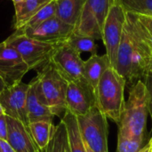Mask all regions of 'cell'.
<instances>
[{
  "label": "cell",
  "instance_id": "cell-1",
  "mask_svg": "<svg viewBox=\"0 0 152 152\" xmlns=\"http://www.w3.org/2000/svg\"><path fill=\"white\" fill-rule=\"evenodd\" d=\"M152 63V37L137 14L126 12L115 69L126 84L143 80Z\"/></svg>",
  "mask_w": 152,
  "mask_h": 152
},
{
  "label": "cell",
  "instance_id": "cell-18",
  "mask_svg": "<svg viewBox=\"0 0 152 152\" xmlns=\"http://www.w3.org/2000/svg\"><path fill=\"white\" fill-rule=\"evenodd\" d=\"M67 129L68 135V145L69 152H86V148L84 141L81 137L77 116L71 112L66 110L64 115L61 118Z\"/></svg>",
  "mask_w": 152,
  "mask_h": 152
},
{
  "label": "cell",
  "instance_id": "cell-2",
  "mask_svg": "<svg viewBox=\"0 0 152 152\" xmlns=\"http://www.w3.org/2000/svg\"><path fill=\"white\" fill-rule=\"evenodd\" d=\"M149 114L148 89L142 80H138L129 89L128 99L118 125V134L145 142Z\"/></svg>",
  "mask_w": 152,
  "mask_h": 152
},
{
  "label": "cell",
  "instance_id": "cell-11",
  "mask_svg": "<svg viewBox=\"0 0 152 152\" xmlns=\"http://www.w3.org/2000/svg\"><path fill=\"white\" fill-rule=\"evenodd\" d=\"M29 84L18 82L7 86L0 93V105L6 116L21 121L28 126L26 101Z\"/></svg>",
  "mask_w": 152,
  "mask_h": 152
},
{
  "label": "cell",
  "instance_id": "cell-30",
  "mask_svg": "<svg viewBox=\"0 0 152 152\" xmlns=\"http://www.w3.org/2000/svg\"><path fill=\"white\" fill-rule=\"evenodd\" d=\"M6 87H7L6 84L4 83V81L3 80V78L0 77V93H1L4 88H6Z\"/></svg>",
  "mask_w": 152,
  "mask_h": 152
},
{
  "label": "cell",
  "instance_id": "cell-25",
  "mask_svg": "<svg viewBox=\"0 0 152 152\" xmlns=\"http://www.w3.org/2000/svg\"><path fill=\"white\" fill-rule=\"evenodd\" d=\"M145 146L144 141L126 138L118 134L117 152H139Z\"/></svg>",
  "mask_w": 152,
  "mask_h": 152
},
{
  "label": "cell",
  "instance_id": "cell-34",
  "mask_svg": "<svg viewBox=\"0 0 152 152\" xmlns=\"http://www.w3.org/2000/svg\"><path fill=\"white\" fill-rule=\"evenodd\" d=\"M3 114H4V110H3L2 106L0 105V116H2Z\"/></svg>",
  "mask_w": 152,
  "mask_h": 152
},
{
  "label": "cell",
  "instance_id": "cell-7",
  "mask_svg": "<svg viewBox=\"0 0 152 152\" xmlns=\"http://www.w3.org/2000/svg\"><path fill=\"white\" fill-rule=\"evenodd\" d=\"M110 4L111 0H86L73 33L90 37L95 40L102 39Z\"/></svg>",
  "mask_w": 152,
  "mask_h": 152
},
{
  "label": "cell",
  "instance_id": "cell-31",
  "mask_svg": "<svg viewBox=\"0 0 152 152\" xmlns=\"http://www.w3.org/2000/svg\"><path fill=\"white\" fill-rule=\"evenodd\" d=\"M139 152H150V144H149V142Z\"/></svg>",
  "mask_w": 152,
  "mask_h": 152
},
{
  "label": "cell",
  "instance_id": "cell-19",
  "mask_svg": "<svg viewBox=\"0 0 152 152\" xmlns=\"http://www.w3.org/2000/svg\"><path fill=\"white\" fill-rule=\"evenodd\" d=\"M51 1L52 0H21L20 3L13 4L15 9V30Z\"/></svg>",
  "mask_w": 152,
  "mask_h": 152
},
{
  "label": "cell",
  "instance_id": "cell-6",
  "mask_svg": "<svg viewBox=\"0 0 152 152\" xmlns=\"http://www.w3.org/2000/svg\"><path fill=\"white\" fill-rule=\"evenodd\" d=\"M81 137L93 152H109V125L106 116L96 107L88 113L77 117Z\"/></svg>",
  "mask_w": 152,
  "mask_h": 152
},
{
  "label": "cell",
  "instance_id": "cell-33",
  "mask_svg": "<svg viewBox=\"0 0 152 152\" xmlns=\"http://www.w3.org/2000/svg\"><path fill=\"white\" fill-rule=\"evenodd\" d=\"M149 144H150V152H152V137L149 141Z\"/></svg>",
  "mask_w": 152,
  "mask_h": 152
},
{
  "label": "cell",
  "instance_id": "cell-28",
  "mask_svg": "<svg viewBox=\"0 0 152 152\" xmlns=\"http://www.w3.org/2000/svg\"><path fill=\"white\" fill-rule=\"evenodd\" d=\"M0 138L7 141V123L5 114L0 116Z\"/></svg>",
  "mask_w": 152,
  "mask_h": 152
},
{
  "label": "cell",
  "instance_id": "cell-17",
  "mask_svg": "<svg viewBox=\"0 0 152 152\" xmlns=\"http://www.w3.org/2000/svg\"><path fill=\"white\" fill-rule=\"evenodd\" d=\"M56 16L64 23L77 26L86 0H55Z\"/></svg>",
  "mask_w": 152,
  "mask_h": 152
},
{
  "label": "cell",
  "instance_id": "cell-22",
  "mask_svg": "<svg viewBox=\"0 0 152 152\" xmlns=\"http://www.w3.org/2000/svg\"><path fill=\"white\" fill-rule=\"evenodd\" d=\"M55 15H56V2H55V0H52L47 4H45L43 8H41L39 11H37L21 27H20L16 30H24L27 28H34Z\"/></svg>",
  "mask_w": 152,
  "mask_h": 152
},
{
  "label": "cell",
  "instance_id": "cell-3",
  "mask_svg": "<svg viewBox=\"0 0 152 152\" xmlns=\"http://www.w3.org/2000/svg\"><path fill=\"white\" fill-rule=\"evenodd\" d=\"M126 82L112 67H110L101 77L94 92L96 107L118 125L125 107V87Z\"/></svg>",
  "mask_w": 152,
  "mask_h": 152
},
{
  "label": "cell",
  "instance_id": "cell-35",
  "mask_svg": "<svg viewBox=\"0 0 152 152\" xmlns=\"http://www.w3.org/2000/svg\"><path fill=\"white\" fill-rule=\"evenodd\" d=\"M12 1L13 4H18V3H20L21 0H12Z\"/></svg>",
  "mask_w": 152,
  "mask_h": 152
},
{
  "label": "cell",
  "instance_id": "cell-12",
  "mask_svg": "<svg viewBox=\"0 0 152 152\" xmlns=\"http://www.w3.org/2000/svg\"><path fill=\"white\" fill-rule=\"evenodd\" d=\"M29 71L18 52L5 40L0 43V77L7 86L20 82Z\"/></svg>",
  "mask_w": 152,
  "mask_h": 152
},
{
  "label": "cell",
  "instance_id": "cell-32",
  "mask_svg": "<svg viewBox=\"0 0 152 152\" xmlns=\"http://www.w3.org/2000/svg\"><path fill=\"white\" fill-rule=\"evenodd\" d=\"M147 77H152V63L149 69V72H148V76Z\"/></svg>",
  "mask_w": 152,
  "mask_h": 152
},
{
  "label": "cell",
  "instance_id": "cell-21",
  "mask_svg": "<svg viewBox=\"0 0 152 152\" xmlns=\"http://www.w3.org/2000/svg\"><path fill=\"white\" fill-rule=\"evenodd\" d=\"M68 145V135L67 129L64 122L61 119V122L55 126L53 134L43 152H67Z\"/></svg>",
  "mask_w": 152,
  "mask_h": 152
},
{
  "label": "cell",
  "instance_id": "cell-8",
  "mask_svg": "<svg viewBox=\"0 0 152 152\" xmlns=\"http://www.w3.org/2000/svg\"><path fill=\"white\" fill-rule=\"evenodd\" d=\"M126 12L116 2L111 0L110 8L105 20L102 40L106 48V54L110 66L115 69L118 52L123 34Z\"/></svg>",
  "mask_w": 152,
  "mask_h": 152
},
{
  "label": "cell",
  "instance_id": "cell-23",
  "mask_svg": "<svg viewBox=\"0 0 152 152\" xmlns=\"http://www.w3.org/2000/svg\"><path fill=\"white\" fill-rule=\"evenodd\" d=\"M64 42L79 53L86 52L90 53L92 55L97 54L98 46L95 43V39L90 37L72 33Z\"/></svg>",
  "mask_w": 152,
  "mask_h": 152
},
{
  "label": "cell",
  "instance_id": "cell-15",
  "mask_svg": "<svg viewBox=\"0 0 152 152\" xmlns=\"http://www.w3.org/2000/svg\"><path fill=\"white\" fill-rule=\"evenodd\" d=\"M6 116V115H5ZM7 142L15 152L42 151L32 138L28 126L21 121L6 116Z\"/></svg>",
  "mask_w": 152,
  "mask_h": 152
},
{
  "label": "cell",
  "instance_id": "cell-26",
  "mask_svg": "<svg viewBox=\"0 0 152 152\" xmlns=\"http://www.w3.org/2000/svg\"><path fill=\"white\" fill-rule=\"evenodd\" d=\"M139 20L142 23V25L146 28L152 37V15H143V14H137Z\"/></svg>",
  "mask_w": 152,
  "mask_h": 152
},
{
  "label": "cell",
  "instance_id": "cell-13",
  "mask_svg": "<svg viewBox=\"0 0 152 152\" xmlns=\"http://www.w3.org/2000/svg\"><path fill=\"white\" fill-rule=\"evenodd\" d=\"M75 28L64 23L56 15L34 28L17 30L28 37L48 43H62L73 32Z\"/></svg>",
  "mask_w": 152,
  "mask_h": 152
},
{
  "label": "cell",
  "instance_id": "cell-24",
  "mask_svg": "<svg viewBox=\"0 0 152 152\" xmlns=\"http://www.w3.org/2000/svg\"><path fill=\"white\" fill-rule=\"evenodd\" d=\"M126 12L152 15V0H113Z\"/></svg>",
  "mask_w": 152,
  "mask_h": 152
},
{
  "label": "cell",
  "instance_id": "cell-36",
  "mask_svg": "<svg viewBox=\"0 0 152 152\" xmlns=\"http://www.w3.org/2000/svg\"><path fill=\"white\" fill-rule=\"evenodd\" d=\"M84 143H85V142H84ZM85 145H86V144H85ZM86 152H93L88 147H87V146H86Z\"/></svg>",
  "mask_w": 152,
  "mask_h": 152
},
{
  "label": "cell",
  "instance_id": "cell-38",
  "mask_svg": "<svg viewBox=\"0 0 152 152\" xmlns=\"http://www.w3.org/2000/svg\"><path fill=\"white\" fill-rule=\"evenodd\" d=\"M40 152H43V151H40Z\"/></svg>",
  "mask_w": 152,
  "mask_h": 152
},
{
  "label": "cell",
  "instance_id": "cell-9",
  "mask_svg": "<svg viewBox=\"0 0 152 152\" xmlns=\"http://www.w3.org/2000/svg\"><path fill=\"white\" fill-rule=\"evenodd\" d=\"M80 54L65 42H62L59 44L50 61L68 82L82 80L85 79V61L82 60Z\"/></svg>",
  "mask_w": 152,
  "mask_h": 152
},
{
  "label": "cell",
  "instance_id": "cell-37",
  "mask_svg": "<svg viewBox=\"0 0 152 152\" xmlns=\"http://www.w3.org/2000/svg\"><path fill=\"white\" fill-rule=\"evenodd\" d=\"M67 152H69V148H68V151H67Z\"/></svg>",
  "mask_w": 152,
  "mask_h": 152
},
{
  "label": "cell",
  "instance_id": "cell-4",
  "mask_svg": "<svg viewBox=\"0 0 152 152\" xmlns=\"http://www.w3.org/2000/svg\"><path fill=\"white\" fill-rule=\"evenodd\" d=\"M5 41L20 55L29 70H38L50 61L52 55L60 43L39 41L15 30Z\"/></svg>",
  "mask_w": 152,
  "mask_h": 152
},
{
  "label": "cell",
  "instance_id": "cell-27",
  "mask_svg": "<svg viewBox=\"0 0 152 152\" xmlns=\"http://www.w3.org/2000/svg\"><path fill=\"white\" fill-rule=\"evenodd\" d=\"M142 81L145 83L147 89H148V93H149V110H150V115L151 117L152 121V77H146Z\"/></svg>",
  "mask_w": 152,
  "mask_h": 152
},
{
  "label": "cell",
  "instance_id": "cell-20",
  "mask_svg": "<svg viewBox=\"0 0 152 152\" xmlns=\"http://www.w3.org/2000/svg\"><path fill=\"white\" fill-rule=\"evenodd\" d=\"M28 127L37 145L42 151H44L46 146L48 145L55 129L53 121L52 120L37 121V122L29 123Z\"/></svg>",
  "mask_w": 152,
  "mask_h": 152
},
{
  "label": "cell",
  "instance_id": "cell-16",
  "mask_svg": "<svg viewBox=\"0 0 152 152\" xmlns=\"http://www.w3.org/2000/svg\"><path fill=\"white\" fill-rule=\"evenodd\" d=\"M110 62L107 54L91 55L84 62V77L95 90L103 73L110 68Z\"/></svg>",
  "mask_w": 152,
  "mask_h": 152
},
{
  "label": "cell",
  "instance_id": "cell-5",
  "mask_svg": "<svg viewBox=\"0 0 152 152\" xmlns=\"http://www.w3.org/2000/svg\"><path fill=\"white\" fill-rule=\"evenodd\" d=\"M37 77L51 112L54 117L61 118L66 111L65 100L69 82L59 73L51 61L37 70Z\"/></svg>",
  "mask_w": 152,
  "mask_h": 152
},
{
  "label": "cell",
  "instance_id": "cell-10",
  "mask_svg": "<svg viewBox=\"0 0 152 152\" xmlns=\"http://www.w3.org/2000/svg\"><path fill=\"white\" fill-rule=\"evenodd\" d=\"M65 104L66 110L75 116L86 115L96 106L94 89L86 79L69 82Z\"/></svg>",
  "mask_w": 152,
  "mask_h": 152
},
{
  "label": "cell",
  "instance_id": "cell-14",
  "mask_svg": "<svg viewBox=\"0 0 152 152\" xmlns=\"http://www.w3.org/2000/svg\"><path fill=\"white\" fill-rule=\"evenodd\" d=\"M26 110L28 124L41 120H53L54 116L50 110L37 77L29 83L27 93Z\"/></svg>",
  "mask_w": 152,
  "mask_h": 152
},
{
  "label": "cell",
  "instance_id": "cell-29",
  "mask_svg": "<svg viewBox=\"0 0 152 152\" xmlns=\"http://www.w3.org/2000/svg\"><path fill=\"white\" fill-rule=\"evenodd\" d=\"M0 152H15L6 140L0 138Z\"/></svg>",
  "mask_w": 152,
  "mask_h": 152
}]
</instances>
